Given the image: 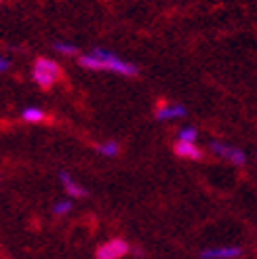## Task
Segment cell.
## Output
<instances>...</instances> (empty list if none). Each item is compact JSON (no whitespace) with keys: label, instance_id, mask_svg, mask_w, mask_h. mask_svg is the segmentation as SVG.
I'll return each mask as SVG.
<instances>
[{"label":"cell","instance_id":"6da1fadb","mask_svg":"<svg viewBox=\"0 0 257 259\" xmlns=\"http://www.w3.org/2000/svg\"><path fill=\"white\" fill-rule=\"evenodd\" d=\"M91 53L101 61L104 72H114V74H120V76H137L139 74V68L135 66V63L120 59L116 53H112V51H108V49H93Z\"/></svg>","mask_w":257,"mask_h":259},{"label":"cell","instance_id":"7a4b0ae2","mask_svg":"<svg viewBox=\"0 0 257 259\" xmlns=\"http://www.w3.org/2000/svg\"><path fill=\"white\" fill-rule=\"evenodd\" d=\"M61 78V68L53 59L49 57H38L34 61V70H32V80L40 87V89H51L57 80Z\"/></svg>","mask_w":257,"mask_h":259},{"label":"cell","instance_id":"3957f363","mask_svg":"<svg viewBox=\"0 0 257 259\" xmlns=\"http://www.w3.org/2000/svg\"><path fill=\"white\" fill-rule=\"evenodd\" d=\"M131 253V244L124 238H110L95 249V259H124Z\"/></svg>","mask_w":257,"mask_h":259},{"label":"cell","instance_id":"277c9868","mask_svg":"<svg viewBox=\"0 0 257 259\" xmlns=\"http://www.w3.org/2000/svg\"><path fill=\"white\" fill-rule=\"evenodd\" d=\"M209 148H211V152L215 154V156H220V158H224L228 162H232L234 166H245L247 164V154L242 152L240 148L224 144V141H211Z\"/></svg>","mask_w":257,"mask_h":259},{"label":"cell","instance_id":"5b68a950","mask_svg":"<svg viewBox=\"0 0 257 259\" xmlns=\"http://www.w3.org/2000/svg\"><path fill=\"white\" fill-rule=\"evenodd\" d=\"M242 257V249L236 244H220V247H207L200 251V259H238Z\"/></svg>","mask_w":257,"mask_h":259},{"label":"cell","instance_id":"8992f818","mask_svg":"<svg viewBox=\"0 0 257 259\" xmlns=\"http://www.w3.org/2000/svg\"><path fill=\"white\" fill-rule=\"evenodd\" d=\"M59 184H61V188L66 190V194L72 200H78V198H87L89 196L87 188L82 184H78V181H76L68 171H59Z\"/></svg>","mask_w":257,"mask_h":259},{"label":"cell","instance_id":"52a82bcc","mask_svg":"<svg viewBox=\"0 0 257 259\" xmlns=\"http://www.w3.org/2000/svg\"><path fill=\"white\" fill-rule=\"evenodd\" d=\"M154 116H156V120L166 122V120L186 118V116H188V110L182 106V103H162V106H158V108H156Z\"/></svg>","mask_w":257,"mask_h":259},{"label":"cell","instance_id":"ba28073f","mask_svg":"<svg viewBox=\"0 0 257 259\" xmlns=\"http://www.w3.org/2000/svg\"><path fill=\"white\" fill-rule=\"evenodd\" d=\"M175 156L186 158V160H202V150L196 146V141H177L173 146Z\"/></svg>","mask_w":257,"mask_h":259},{"label":"cell","instance_id":"9c48e42d","mask_svg":"<svg viewBox=\"0 0 257 259\" xmlns=\"http://www.w3.org/2000/svg\"><path fill=\"white\" fill-rule=\"evenodd\" d=\"M45 118H47L45 110L36 108V106H28V108H23V112H21V120H23V122H32V124H38V122H42Z\"/></svg>","mask_w":257,"mask_h":259},{"label":"cell","instance_id":"30bf717a","mask_svg":"<svg viewBox=\"0 0 257 259\" xmlns=\"http://www.w3.org/2000/svg\"><path fill=\"white\" fill-rule=\"evenodd\" d=\"M97 152L101 154V156H106V158H116L120 154V144L118 141H114V139H108V141H104V144L97 146Z\"/></svg>","mask_w":257,"mask_h":259},{"label":"cell","instance_id":"8fae6325","mask_svg":"<svg viewBox=\"0 0 257 259\" xmlns=\"http://www.w3.org/2000/svg\"><path fill=\"white\" fill-rule=\"evenodd\" d=\"M74 211V200L72 198H63V200H57L53 204V209H51V213H53L55 217H66Z\"/></svg>","mask_w":257,"mask_h":259},{"label":"cell","instance_id":"7c38bea8","mask_svg":"<svg viewBox=\"0 0 257 259\" xmlns=\"http://www.w3.org/2000/svg\"><path fill=\"white\" fill-rule=\"evenodd\" d=\"M53 51H57V53H61V55H70V57L80 53L78 47H76V45H72V42H63V40L53 42Z\"/></svg>","mask_w":257,"mask_h":259},{"label":"cell","instance_id":"4fadbf2b","mask_svg":"<svg viewBox=\"0 0 257 259\" xmlns=\"http://www.w3.org/2000/svg\"><path fill=\"white\" fill-rule=\"evenodd\" d=\"M198 139V131L194 126H184L177 131V141H196Z\"/></svg>","mask_w":257,"mask_h":259},{"label":"cell","instance_id":"5bb4252c","mask_svg":"<svg viewBox=\"0 0 257 259\" xmlns=\"http://www.w3.org/2000/svg\"><path fill=\"white\" fill-rule=\"evenodd\" d=\"M9 68H11V59L5 57V55H0V74H5Z\"/></svg>","mask_w":257,"mask_h":259},{"label":"cell","instance_id":"9a60e30c","mask_svg":"<svg viewBox=\"0 0 257 259\" xmlns=\"http://www.w3.org/2000/svg\"><path fill=\"white\" fill-rule=\"evenodd\" d=\"M0 3H3V0H0Z\"/></svg>","mask_w":257,"mask_h":259},{"label":"cell","instance_id":"2e32d148","mask_svg":"<svg viewBox=\"0 0 257 259\" xmlns=\"http://www.w3.org/2000/svg\"><path fill=\"white\" fill-rule=\"evenodd\" d=\"M255 156H257V154H255Z\"/></svg>","mask_w":257,"mask_h":259}]
</instances>
